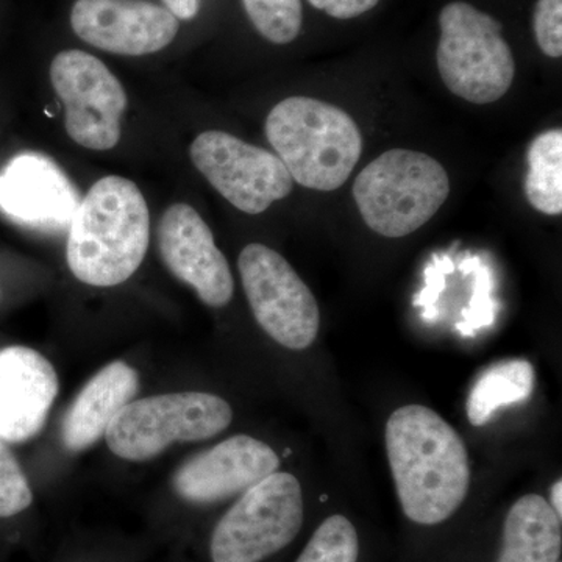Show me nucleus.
I'll use <instances>...</instances> for the list:
<instances>
[{
    "label": "nucleus",
    "mask_w": 562,
    "mask_h": 562,
    "mask_svg": "<svg viewBox=\"0 0 562 562\" xmlns=\"http://www.w3.org/2000/svg\"><path fill=\"white\" fill-rule=\"evenodd\" d=\"M562 482L561 480H558L557 483L553 484L552 487V503H550V506L554 509V513L558 514V516L562 517Z\"/></svg>",
    "instance_id": "obj_26"
},
{
    "label": "nucleus",
    "mask_w": 562,
    "mask_h": 562,
    "mask_svg": "<svg viewBox=\"0 0 562 562\" xmlns=\"http://www.w3.org/2000/svg\"><path fill=\"white\" fill-rule=\"evenodd\" d=\"M68 232L74 277L90 286H117L138 271L149 249L146 199L133 181L103 177L81 199Z\"/></svg>",
    "instance_id": "obj_2"
},
{
    "label": "nucleus",
    "mask_w": 562,
    "mask_h": 562,
    "mask_svg": "<svg viewBox=\"0 0 562 562\" xmlns=\"http://www.w3.org/2000/svg\"><path fill=\"white\" fill-rule=\"evenodd\" d=\"M525 194L532 209L549 216L562 213V132L541 133L528 149Z\"/></svg>",
    "instance_id": "obj_19"
},
{
    "label": "nucleus",
    "mask_w": 562,
    "mask_h": 562,
    "mask_svg": "<svg viewBox=\"0 0 562 562\" xmlns=\"http://www.w3.org/2000/svg\"><path fill=\"white\" fill-rule=\"evenodd\" d=\"M532 25L543 54L560 58L562 55V0H538Z\"/></svg>",
    "instance_id": "obj_23"
},
{
    "label": "nucleus",
    "mask_w": 562,
    "mask_h": 562,
    "mask_svg": "<svg viewBox=\"0 0 562 562\" xmlns=\"http://www.w3.org/2000/svg\"><path fill=\"white\" fill-rule=\"evenodd\" d=\"M232 406L209 392H173L132 401L105 432L122 460L147 461L173 442L205 441L232 424Z\"/></svg>",
    "instance_id": "obj_6"
},
{
    "label": "nucleus",
    "mask_w": 562,
    "mask_h": 562,
    "mask_svg": "<svg viewBox=\"0 0 562 562\" xmlns=\"http://www.w3.org/2000/svg\"><path fill=\"white\" fill-rule=\"evenodd\" d=\"M238 268L262 330L286 349H308L319 333V305L290 262L271 247L249 244L239 255Z\"/></svg>",
    "instance_id": "obj_8"
},
{
    "label": "nucleus",
    "mask_w": 562,
    "mask_h": 562,
    "mask_svg": "<svg viewBox=\"0 0 562 562\" xmlns=\"http://www.w3.org/2000/svg\"><path fill=\"white\" fill-rule=\"evenodd\" d=\"M251 24L273 44L297 38L303 21L302 0H243Z\"/></svg>",
    "instance_id": "obj_21"
},
{
    "label": "nucleus",
    "mask_w": 562,
    "mask_h": 562,
    "mask_svg": "<svg viewBox=\"0 0 562 562\" xmlns=\"http://www.w3.org/2000/svg\"><path fill=\"white\" fill-rule=\"evenodd\" d=\"M70 24L85 43L131 57L165 49L179 33L171 11L147 0H77Z\"/></svg>",
    "instance_id": "obj_11"
},
{
    "label": "nucleus",
    "mask_w": 562,
    "mask_h": 562,
    "mask_svg": "<svg viewBox=\"0 0 562 562\" xmlns=\"http://www.w3.org/2000/svg\"><path fill=\"white\" fill-rule=\"evenodd\" d=\"M54 366L31 347L0 349V436L31 441L44 428L58 395Z\"/></svg>",
    "instance_id": "obj_15"
},
{
    "label": "nucleus",
    "mask_w": 562,
    "mask_h": 562,
    "mask_svg": "<svg viewBox=\"0 0 562 562\" xmlns=\"http://www.w3.org/2000/svg\"><path fill=\"white\" fill-rule=\"evenodd\" d=\"M438 68L446 87L464 101L486 105L512 88L516 61L502 24L471 3L443 7Z\"/></svg>",
    "instance_id": "obj_5"
},
{
    "label": "nucleus",
    "mask_w": 562,
    "mask_h": 562,
    "mask_svg": "<svg viewBox=\"0 0 562 562\" xmlns=\"http://www.w3.org/2000/svg\"><path fill=\"white\" fill-rule=\"evenodd\" d=\"M266 136L292 180L308 190H338L361 157L357 122L346 111L319 99L281 101L269 113Z\"/></svg>",
    "instance_id": "obj_3"
},
{
    "label": "nucleus",
    "mask_w": 562,
    "mask_h": 562,
    "mask_svg": "<svg viewBox=\"0 0 562 562\" xmlns=\"http://www.w3.org/2000/svg\"><path fill=\"white\" fill-rule=\"evenodd\" d=\"M384 438L405 516L420 525L452 517L471 486L468 449L452 425L427 406L406 405L391 414Z\"/></svg>",
    "instance_id": "obj_1"
},
{
    "label": "nucleus",
    "mask_w": 562,
    "mask_h": 562,
    "mask_svg": "<svg viewBox=\"0 0 562 562\" xmlns=\"http://www.w3.org/2000/svg\"><path fill=\"white\" fill-rule=\"evenodd\" d=\"M139 375L124 361H113L85 384L63 417L61 441L69 452L88 449L105 436L111 422L135 398Z\"/></svg>",
    "instance_id": "obj_16"
},
{
    "label": "nucleus",
    "mask_w": 562,
    "mask_h": 562,
    "mask_svg": "<svg viewBox=\"0 0 562 562\" xmlns=\"http://www.w3.org/2000/svg\"><path fill=\"white\" fill-rule=\"evenodd\" d=\"M158 247L166 268L190 284L205 305L222 308L232 301L235 283L231 266L192 206L176 203L165 211L158 225Z\"/></svg>",
    "instance_id": "obj_12"
},
{
    "label": "nucleus",
    "mask_w": 562,
    "mask_h": 562,
    "mask_svg": "<svg viewBox=\"0 0 562 562\" xmlns=\"http://www.w3.org/2000/svg\"><path fill=\"white\" fill-rule=\"evenodd\" d=\"M50 80L65 105V127L79 146L110 150L120 143L127 94L94 55L63 50L52 60Z\"/></svg>",
    "instance_id": "obj_9"
},
{
    "label": "nucleus",
    "mask_w": 562,
    "mask_h": 562,
    "mask_svg": "<svg viewBox=\"0 0 562 562\" xmlns=\"http://www.w3.org/2000/svg\"><path fill=\"white\" fill-rule=\"evenodd\" d=\"M358 554L357 530L347 517L335 514L317 527L295 562H357Z\"/></svg>",
    "instance_id": "obj_20"
},
{
    "label": "nucleus",
    "mask_w": 562,
    "mask_h": 562,
    "mask_svg": "<svg viewBox=\"0 0 562 562\" xmlns=\"http://www.w3.org/2000/svg\"><path fill=\"white\" fill-rule=\"evenodd\" d=\"M314 9L325 11L336 20H351L372 10L379 0H308Z\"/></svg>",
    "instance_id": "obj_24"
},
{
    "label": "nucleus",
    "mask_w": 562,
    "mask_h": 562,
    "mask_svg": "<svg viewBox=\"0 0 562 562\" xmlns=\"http://www.w3.org/2000/svg\"><path fill=\"white\" fill-rule=\"evenodd\" d=\"M301 483L273 472L244 492L211 538L213 562H261L290 546L303 525Z\"/></svg>",
    "instance_id": "obj_7"
},
{
    "label": "nucleus",
    "mask_w": 562,
    "mask_h": 562,
    "mask_svg": "<svg viewBox=\"0 0 562 562\" xmlns=\"http://www.w3.org/2000/svg\"><path fill=\"white\" fill-rule=\"evenodd\" d=\"M79 203L69 177L44 155H18L0 171V211L24 227L68 231Z\"/></svg>",
    "instance_id": "obj_13"
},
{
    "label": "nucleus",
    "mask_w": 562,
    "mask_h": 562,
    "mask_svg": "<svg viewBox=\"0 0 562 562\" xmlns=\"http://www.w3.org/2000/svg\"><path fill=\"white\" fill-rule=\"evenodd\" d=\"M561 519L541 495H524L506 516L497 562H560Z\"/></svg>",
    "instance_id": "obj_17"
},
{
    "label": "nucleus",
    "mask_w": 562,
    "mask_h": 562,
    "mask_svg": "<svg viewBox=\"0 0 562 562\" xmlns=\"http://www.w3.org/2000/svg\"><path fill=\"white\" fill-rule=\"evenodd\" d=\"M535 368L527 360L492 364L473 383L468 397V419L473 427L487 424L502 406L528 401L535 391Z\"/></svg>",
    "instance_id": "obj_18"
},
{
    "label": "nucleus",
    "mask_w": 562,
    "mask_h": 562,
    "mask_svg": "<svg viewBox=\"0 0 562 562\" xmlns=\"http://www.w3.org/2000/svg\"><path fill=\"white\" fill-rule=\"evenodd\" d=\"M279 468V454L268 443L238 435L181 464L172 486L183 501L210 505L244 494Z\"/></svg>",
    "instance_id": "obj_14"
},
{
    "label": "nucleus",
    "mask_w": 562,
    "mask_h": 562,
    "mask_svg": "<svg viewBox=\"0 0 562 562\" xmlns=\"http://www.w3.org/2000/svg\"><path fill=\"white\" fill-rule=\"evenodd\" d=\"M450 194V180L438 160L409 149L384 151L353 184V198L371 231L403 238L419 231Z\"/></svg>",
    "instance_id": "obj_4"
},
{
    "label": "nucleus",
    "mask_w": 562,
    "mask_h": 562,
    "mask_svg": "<svg viewBox=\"0 0 562 562\" xmlns=\"http://www.w3.org/2000/svg\"><path fill=\"white\" fill-rule=\"evenodd\" d=\"M177 20L190 21L199 13L201 0H162Z\"/></svg>",
    "instance_id": "obj_25"
},
{
    "label": "nucleus",
    "mask_w": 562,
    "mask_h": 562,
    "mask_svg": "<svg viewBox=\"0 0 562 562\" xmlns=\"http://www.w3.org/2000/svg\"><path fill=\"white\" fill-rule=\"evenodd\" d=\"M31 483L9 442L0 436V517L16 516L32 505Z\"/></svg>",
    "instance_id": "obj_22"
},
{
    "label": "nucleus",
    "mask_w": 562,
    "mask_h": 562,
    "mask_svg": "<svg viewBox=\"0 0 562 562\" xmlns=\"http://www.w3.org/2000/svg\"><path fill=\"white\" fill-rule=\"evenodd\" d=\"M191 158L214 190L247 214L265 213L290 195L294 184L277 155L231 133H202L192 143Z\"/></svg>",
    "instance_id": "obj_10"
}]
</instances>
